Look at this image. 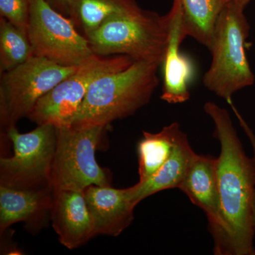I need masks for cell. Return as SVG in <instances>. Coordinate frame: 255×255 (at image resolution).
Here are the masks:
<instances>
[{"instance_id": "cell-1", "label": "cell", "mask_w": 255, "mask_h": 255, "mask_svg": "<svg viewBox=\"0 0 255 255\" xmlns=\"http://www.w3.org/2000/svg\"><path fill=\"white\" fill-rule=\"evenodd\" d=\"M204 109L214 122V136L221 144L216 169L221 229L214 241V255H255V157L246 155L227 110L212 102H206Z\"/></svg>"}, {"instance_id": "cell-2", "label": "cell", "mask_w": 255, "mask_h": 255, "mask_svg": "<svg viewBox=\"0 0 255 255\" xmlns=\"http://www.w3.org/2000/svg\"><path fill=\"white\" fill-rule=\"evenodd\" d=\"M159 65L134 61L127 68L97 79L70 125L107 127L114 121L133 115L149 103L158 87Z\"/></svg>"}, {"instance_id": "cell-3", "label": "cell", "mask_w": 255, "mask_h": 255, "mask_svg": "<svg viewBox=\"0 0 255 255\" xmlns=\"http://www.w3.org/2000/svg\"><path fill=\"white\" fill-rule=\"evenodd\" d=\"M243 10L232 0L220 14L209 48L211 65L203 78L206 88L228 103L236 92L255 82L245 48L250 25Z\"/></svg>"}, {"instance_id": "cell-4", "label": "cell", "mask_w": 255, "mask_h": 255, "mask_svg": "<svg viewBox=\"0 0 255 255\" xmlns=\"http://www.w3.org/2000/svg\"><path fill=\"white\" fill-rule=\"evenodd\" d=\"M167 17L142 10L115 16L86 37L94 54L124 55L162 65L167 44Z\"/></svg>"}, {"instance_id": "cell-5", "label": "cell", "mask_w": 255, "mask_h": 255, "mask_svg": "<svg viewBox=\"0 0 255 255\" xmlns=\"http://www.w3.org/2000/svg\"><path fill=\"white\" fill-rule=\"evenodd\" d=\"M107 127H56V147L51 185L53 191H84L91 185L111 186L106 169L95 152Z\"/></svg>"}, {"instance_id": "cell-6", "label": "cell", "mask_w": 255, "mask_h": 255, "mask_svg": "<svg viewBox=\"0 0 255 255\" xmlns=\"http://www.w3.org/2000/svg\"><path fill=\"white\" fill-rule=\"evenodd\" d=\"M78 66L68 67L33 55L25 63L1 74L0 122L6 130L28 117L33 107L58 83L75 73Z\"/></svg>"}, {"instance_id": "cell-7", "label": "cell", "mask_w": 255, "mask_h": 255, "mask_svg": "<svg viewBox=\"0 0 255 255\" xmlns=\"http://www.w3.org/2000/svg\"><path fill=\"white\" fill-rule=\"evenodd\" d=\"M6 135L14 155L0 159V185L18 189L52 188L56 127L43 124L20 133L15 127L6 130Z\"/></svg>"}, {"instance_id": "cell-8", "label": "cell", "mask_w": 255, "mask_h": 255, "mask_svg": "<svg viewBox=\"0 0 255 255\" xmlns=\"http://www.w3.org/2000/svg\"><path fill=\"white\" fill-rule=\"evenodd\" d=\"M134 61L128 55H92L75 73L42 97L28 118L38 126L70 125L94 82L107 74L127 68Z\"/></svg>"}, {"instance_id": "cell-9", "label": "cell", "mask_w": 255, "mask_h": 255, "mask_svg": "<svg viewBox=\"0 0 255 255\" xmlns=\"http://www.w3.org/2000/svg\"><path fill=\"white\" fill-rule=\"evenodd\" d=\"M28 36L33 55L63 66H79L94 54L72 20L45 0L32 1Z\"/></svg>"}, {"instance_id": "cell-10", "label": "cell", "mask_w": 255, "mask_h": 255, "mask_svg": "<svg viewBox=\"0 0 255 255\" xmlns=\"http://www.w3.org/2000/svg\"><path fill=\"white\" fill-rule=\"evenodd\" d=\"M168 28L167 44L163 65V86L161 100L170 105L184 103L190 99L189 82L194 68L190 60L180 52L182 41L187 34L183 23V9L180 0H174L173 5L166 15Z\"/></svg>"}, {"instance_id": "cell-11", "label": "cell", "mask_w": 255, "mask_h": 255, "mask_svg": "<svg viewBox=\"0 0 255 255\" xmlns=\"http://www.w3.org/2000/svg\"><path fill=\"white\" fill-rule=\"evenodd\" d=\"M54 191L18 189L0 185V231L23 222L31 232H38L51 217Z\"/></svg>"}, {"instance_id": "cell-12", "label": "cell", "mask_w": 255, "mask_h": 255, "mask_svg": "<svg viewBox=\"0 0 255 255\" xmlns=\"http://www.w3.org/2000/svg\"><path fill=\"white\" fill-rule=\"evenodd\" d=\"M50 220L60 243L68 249L96 236L84 191H55Z\"/></svg>"}, {"instance_id": "cell-13", "label": "cell", "mask_w": 255, "mask_h": 255, "mask_svg": "<svg viewBox=\"0 0 255 255\" xmlns=\"http://www.w3.org/2000/svg\"><path fill=\"white\" fill-rule=\"evenodd\" d=\"M95 236L117 237L131 224L135 206L127 189L91 185L84 190Z\"/></svg>"}, {"instance_id": "cell-14", "label": "cell", "mask_w": 255, "mask_h": 255, "mask_svg": "<svg viewBox=\"0 0 255 255\" xmlns=\"http://www.w3.org/2000/svg\"><path fill=\"white\" fill-rule=\"evenodd\" d=\"M216 159L211 156L196 154L179 187L194 205L205 213L214 241L219 238L221 229Z\"/></svg>"}, {"instance_id": "cell-15", "label": "cell", "mask_w": 255, "mask_h": 255, "mask_svg": "<svg viewBox=\"0 0 255 255\" xmlns=\"http://www.w3.org/2000/svg\"><path fill=\"white\" fill-rule=\"evenodd\" d=\"M196 153L192 150L187 134L183 132L174 145L167 160L145 182L127 188L129 199L135 206L159 191L169 189H179Z\"/></svg>"}, {"instance_id": "cell-16", "label": "cell", "mask_w": 255, "mask_h": 255, "mask_svg": "<svg viewBox=\"0 0 255 255\" xmlns=\"http://www.w3.org/2000/svg\"><path fill=\"white\" fill-rule=\"evenodd\" d=\"M141 11L134 0H72L69 18L87 37L110 18Z\"/></svg>"}, {"instance_id": "cell-17", "label": "cell", "mask_w": 255, "mask_h": 255, "mask_svg": "<svg viewBox=\"0 0 255 255\" xmlns=\"http://www.w3.org/2000/svg\"><path fill=\"white\" fill-rule=\"evenodd\" d=\"M183 132L177 122L164 127L157 133L143 132L137 145L139 183L147 181L163 165Z\"/></svg>"}, {"instance_id": "cell-18", "label": "cell", "mask_w": 255, "mask_h": 255, "mask_svg": "<svg viewBox=\"0 0 255 255\" xmlns=\"http://www.w3.org/2000/svg\"><path fill=\"white\" fill-rule=\"evenodd\" d=\"M183 23L188 36L211 48L216 23L232 0H180Z\"/></svg>"}, {"instance_id": "cell-19", "label": "cell", "mask_w": 255, "mask_h": 255, "mask_svg": "<svg viewBox=\"0 0 255 255\" xmlns=\"http://www.w3.org/2000/svg\"><path fill=\"white\" fill-rule=\"evenodd\" d=\"M33 55L28 32L0 18V72L12 70Z\"/></svg>"}, {"instance_id": "cell-20", "label": "cell", "mask_w": 255, "mask_h": 255, "mask_svg": "<svg viewBox=\"0 0 255 255\" xmlns=\"http://www.w3.org/2000/svg\"><path fill=\"white\" fill-rule=\"evenodd\" d=\"M33 0H0V15L28 32Z\"/></svg>"}, {"instance_id": "cell-21", "label": "cell", "mask_w": 255, "mask_h": 255, "mask_svg": "<svg viewBox=\"0 0 255 255\" xmlns=\"http://www.w3.org/2000/svg\"><path fill=\"white\" fill-rule=\"evenodd\" d=\"M51 7L60 14L70 17L72 0H45Z\"/></svg>"}, {"instance_id": "cell-22", "label": "cell", "mask_w": 255, "mask_h": 255, "mask_svg": "<svg viewBox=\"0 0 255 255\" xmlns=\"http://www.w3.org/2000/svg\"><path fill=\"white\" fill-rule=\"evenodd\" d=\"M238 118L240 120V122H241V124L242 127H243V128H244L245 131L246 132L247 135L249 137L250 140H251L252 146L253 147V151H254V157H255V136L254 134H253V131L251 130L249 127H248V124L246 123L243 119L242 118L241 116L238 115Z\"/></svg>"}, {"instance_id": "cell-23", "label": "cell", "mask_w": 255, "mask_h": 255, "mask_svg": "<svg viewBox=\"0 0 255 255\" xmlns=\"http://www.w3.org/2000/svg\"><path fill=\"white\" fill-rule=\"evenodd\" d=\"M233 1H234L236 4H238V5H240V6H243V8H245L251 0H233Z\"/></svg>"}, {"instance_id": "cell-24", "label": "cell", "mask_w": 255, "mask_h": 255, "mask_svg": "<svg viewBox=\"0 0 255 255\" xmlns=\"http://www.w3.org/2000/svg\"><path fill=\"white\" fill-rule=\"evenodd\" d=\"M253 224H254L255 228V191L254 194V197H253Z\"/></svg>"}]
</instances>
